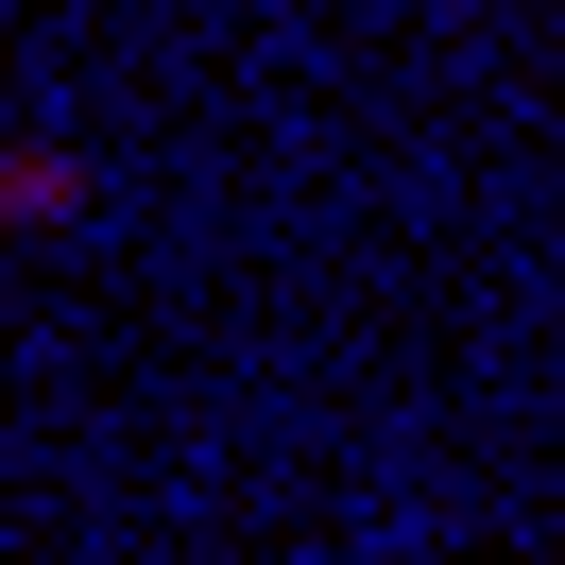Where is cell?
<instances>
[{
  "label": "cell",
  "instance_id": "6da1fadb",
  "mask_svg": "<svg viewBox=\"0 0 565 565\" xmlns=\"http://www.w3.org/2000/svg\"><path fill=\"white\" fill-rule=\"evenodd\" d=\"M70 206H86L70 154H0V223H70Z\"/></svg>",
  "mask_w": 565,
  "mask_h": 565
}]
</instances>
